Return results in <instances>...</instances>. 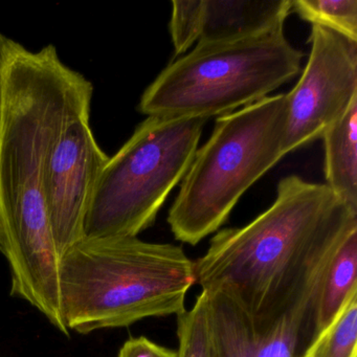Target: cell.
I'll return each instance as SVG.
<instances>
[{
    "label": "cell",
    "instance_id": "1",
    "mask_svg": "<svg viewBox=\"0 0 357 357\" xmlns=\"http://www.w3.org/2000/svg\"><path fill=\"white\" fill-rule=\"evenodd\" d=\"M93 86L55 45L31 51L0 41V252L12 296L38 309L62 333L61 255L45 206L47 162L70 120L91 112Z\"/></svg>",
    "mask_w": 357,
    "mask_h": 357
},
{
    "label": "cell",
    "instance_id": "2",
    "mask_svg": "<svg viewBox=\"0 0 357 357\" xmlns=\"http://www.w3.org/2000/svg\"><path fill=\"white\" fill-rule=\"evenodd\" d=\"M355 229L357 213L327 185L285 177L265 212L212 238L194 262L196 283L233 301L259 329L303 311L315 315L330 260Z\"/></svg>",
    "mask_w": 357,
    "mask_h": 357
},
{
    "label": "cell",
    "instance_id": "3",
    "mask_svg": "<svg viewBox=\"0 0 357 357\" xmlns=\"http://www.w3.org/2000/svg\"><path fill=\"white\" fill-rule=\"evenodd\" d=\"M195 283V265L179 246L83 238L61 257L62 317L68 331L89 334L178 315Z\"/></svg>",
    "mask_w": 357,
    "mask_h": 357
},
{
    "label": "cell",
    "instance_id": "4",
    "mask_svg": "<svg viewBox=\"0 0 357 357\" xmlns=\"http://www.w3.org/2000/svg\"><path fill=\"white\" fill-rule=\"evenodd\" d=\"M286 93L219 116L169 211L175 238L196 245L225 225L246 191L284 156Z\"/></svg>",
    "mask_w": 357,
    "mask_h": 357
},
{
    "label": "cell",
    "instance_id": "5",
    "mask_svg": "<svg viewBox=\"0 0 357 357\" xmlns=\"http://www.w3.org/2000/svg\"><path fill=\"white\" fill-rule=\"evenodd\" d=\"M303 57L284 29L241 40L199 43L156 77L144 91L139 110L147 116H225L296 78Z\"/></svg>",
    "mask_w": 357,
    "mask_h": 357
},
{
    "label": "cell",
    "instance_id": "6",
    "mask_svg": "<svg viewBox=\"0 0 357 357\" xmlns=\"http://www.w3.org/2000/svg\"><path fill=\"white\" fill-rule=\"evenodd\" d=\"M208 119L148 116L108 158L84 219V238H135L151 227L191 166Z\"/></svg>",
    "mask_w": 357,
    "mask_h": 357
},
{
    "label": "cell",
    "instance_id": "7",
    "mask_svg": "<svg viewBox=\"0 0 357 357\" xmlns=\"http://www.w3.org/2000/svg\"><path fill=\"white\" fill-rule=\"evenodd\" d=\"M308 61L286 93L285 154L321 139L357 101V41L312 24Z\"/></svg>",
    "mask_w": 357,
    "mask_h": 357
},
{
    "label": "cell",
    "instance_id": "8",
    "mask_svg": "<svg viewBox=\"0 0 357 357\" xmlns=\"http://www.w3.org/2000/svg\"><path fill=\"white\" fill-rule=\"evenodd\" d=\"M91 112L75 116L56 142L45 172V196L54 241L60 255L84 238V219L108 160L93 129Z\"/></svg>",
    "mask_w": 357,
    "mask_h": 357
},
{
    "label": "cell",
    "instance_id": "9",
    "mask_svg": "<svg viewBox=\"0 0 357 357\" xmlns=\"http://www.w3.org/2000/svg\"><path fill=\"white\" fill-rule=\"evenodd\" d=\"M206 294L211 357H302L317 340L314 313H296L262 330L227 296Z\"/></svg>",
    "mask_w": 357,
    "mask_h": 357
},
{
    "label": "cell",
    "instance_id": "10",
    "mask_svg": "<svg viewBox=\"0 0 357 357\" xmlns=\"http://www.w3.org/2000/svg\"><path fill=\"white\" fill-rule=\"evenodd\" d=\"M292 0H199V43H229L284 29Z\"/></svg>",
    "mask_w": 357,
    "mask_h": 357
},
{
    "label": "cell",
    "instance_id": "11",
    "mask_svg": "<svg viewBox=\"0 0 357 357\" xmlns=\"http://www.w3.org/2000/svg\"><path fill=\"white\" fill-rule=\"evenodd\" d=\"M321 139L325 148V185L357 213V101Z\"/></svg>",
    "mask_w": 357,
    "mask_h": 357
},
{
    "label": "cell",
    "instance_id": "12",
    "mask_svg": "<svg viewBox=\"0 0 357 357\" xmlns=\"http://www.w3.org/2000/svg\"><path fill=\"white\" fill-rule=\"evenodd\" d=\"M357 294V229L338 246L324 275L315 311L319 337L332 325L351 296Z\"/></svg>",
    "mask_w": 357,
    "mask_h": 357
},
{
    "label": "cell",
    "instance_id": "13",
    "mask_svg": "<svg viewBox=\"0 0 357 357\" xmlns=\"http://www.w3.org/2000/svg\"><path fill=\"white\" fill-rule=\"evenodd\" d=\"M291 10L311 24L357 41L356 0H292Z\"/></svg>",
    "mask_w": 357,
    "mask_h": 357
},
{
    "label": "cell",
    "instance_id": "14",
    "mask_svg": "<svg viewBox=\"0 0 357 357\" xmlns=\"http://www.w3.org/2000/svg\"><path fill=\"white\" fill-rule=\"evenodd\" d=\"M357 294L309 348L310 357H356Z\"/></svg>",
    "mask_w": 357,
    "mask_h": 357
},
{
    "label": "cell",
    "instance_id": "15",
    "mask_svg": "<svg viewBox=\"0 0 357 357\" xmlns=\"http://www.w3.org/2000/svg\"><path fill=\"white\" fill-rule=\"evenodd\" d=\"M178 357H211L208 298L206 291L196 298L190 310L177 315Z\"/></svg>",
    "mask_w": 357,
    "mask_h": 357
},
{
    "label": "cell",
    "instance_id": "16",
    "mask_svg": "<svg viewBox=\"0 0 357 357\" xmlns=\"http://www.w3.org/2000/svg\"><path fill=\"white\" fill-rule=\"evenodd\" d=\"M198 6L199 0H174L171 15V38L175 54H185L198 41Z\"/></svg>",
    "mask_w": 357,
    "mask_h": 357
},
{
    "label": "cell",
    "instance_id": "17",
    "mask_svg": "<svg viewBox=\"0 0 357 357\" xmlns=\"http://www.w3.org/2000/svg\"><path fill=\"white\" fill-rule=\"evenodd\" d=\"M118 357H178V355L177 351L160 346L145 336H139L127 340Z\"/></svg>",
    "mask_w": 357,
    "mask_h": 357
},
{
    "label": "cell",
    "instance_id": "18",
    "mask_svg": "<svg viewBox=\"0 0 357 357\" xmlns=\"http://www.w3.org/2000/svg\"><path fill=\"white\" fill-rule=\"evenodd\" d=\"M302 357H310V355H309L308 351H307L306 354L303 355Z\"/></svg>",
    "mask_w": 357,
    "mask_h": 357
},
{
    "label": "cell",
    "instance_id": "19",
    "mask_svg": "<svg viewBox=\"0 0 357 357\" xmlns=\"http://www.w3.org/2000/svg\"><path fill=\"white\" fill-rule=\"evenodd\" d=\"M3 34H1V33H0V41H1V37H3Z\"/></svg>",
    "mask_w": 357,
    "mask_h": 357
}]
</instances>
